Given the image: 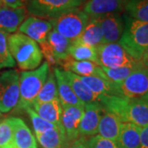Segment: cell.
I'll return each instance as SVG.
<instances>
[{"mask_svg":"<svg viewBox=\"0 0 148 148\" xmlns=\"http://www.w3.org/2000/svg\"><path fill=\"white\" fill-rule=\"evenodd\" d=\"M98 102L105 110L116 114L122 123H132L142 128L148 126V101L144 99L101 95Z\"/></svg>","mask_w":148,"mask_h":148,"instance_id":"obj_1","label":"cell"},{"mask_svg":"<svg viewBox=\"0 0 148 148\" xmlns=\"http://www.w3.org/2000/svg\"><path fill=\"white\" fill-rule=\"evenodd\" d=\"M8 49L11 55L19 69L31 71L39 68L43 55L39 45L22 33H14L8 36Z\"/></svg>","mask_w":148,"mask_h":148,"instance_id":"obj_2","label":"cell"},{"mask_svg":"<svg viewBox=\"0 0 148 148\" xmlns=\"http://www.w3.org/2000/svg\"><path fill=\"white\" fill-rule=\"evenodd\" d=\"M49 73V65L46 62L36 69L21 73L19 75V101L16 106L19 110L32 107Z\"/></svg>","mask_w":148,"mask_h":148,"instance_id":"obj_3","label":"cell"},{"mask_svg":"<svg viewBox=\"0 0 148 148\" xmlns=\"http://www.w3.org/2000/svg\"><path fill=\"white\" fill-rule=\"evenodd\" d=\"M123 17L124 29L119 42L132 58L140 61L148 47V22L133 19L127 14Z\"/></svg>","mask_w":148,"mask_h":148,"instance_id":"obj_4","label":"cell"},{"mask_svg":"<svg viewBox=\"0 0 148 148\" xmlns=\"http://www.w3.org/2000/svg\"><path fill=\"white\" fill-rule=\"evenodd\" d=\"M90 16L79 8L69 10L57 17L49 19L52 29L71 42L76 41L82 33Z\"/></svg>","mask_w":148,"mask_h":148,"instance_id":"obj_5","label":"cell"},{"mask_svg":"<svg viewBox=\"0 0 148 148\" xmlns=\"http://www.w3.org/2000/svg\"><path fill=\"white\" fill-rule=\"evenodd\" d=\"M97 56L101 67L118 69L143 66L140 61L136 60L127 53L119 42L102 44L97 48Z\"/></svg>","mask_w":148,"mask_h":148,"instance_id":"obj_6","label":"cell"},{"mask_svg":"<svg viewBox=\"0 0 148 148\" xmlns=\"http://www.w3.org/2000/svg\"><path fill=\"white\" fill-rule=\"evenodd\" d=\"M148 94V69H136L124 81L113 83V95L127 99H142Z\"/></svg>","mask_w":148,"mask_h":148,"instance_id":"obj_7","label":"cell"},{"mask_svg":"<svg viewBox=\"0 0 148 148\" xmlns=\"http://www.w3.org/2000/svg\"><path fill=\"white\" fill-rule=\"evenodd\" d=\"M82 4L79 0H27L26 8L33 16L49 20Z\"/></svg>","mask_w":148,"mask_h":148,"instance_id":"obj_8","label":"cell"},{"mask_svg":"<svg viewBox=\"0 0 148 148\" xmlns=\"http://www.w3.org/2000/svg\"><path fill=\"white\" fill-rule=\"evenodd\" d=\"M19 101V73L15 69L0 73V113L14 109Z\"/></svg>","mask_w":148,"mask_h":148,"instance_id":"obj_9","label":"cell"},{"mask_svg":"<svg viewBox=\"0 0 148 148\" xmlns=\"http://www.w3.org/2000/svg\"><path fill=\"white\" fill-rule=\"evenodd\" d=\"M95 17L101 25L103 44L119 42L124 29L121 13H110Z\"/></svg>","mask_w":148,"mask_h":148,"instance_id":"obj_10","label":"cell"},{"mask_svg":"<svg viewBox=\"0 0 148 148\" xmlns=\"http://www.w3.org/2000/svg\"><path fill=\"white\" fill-rule=\"evenodd\" d=\"M103 110V106L98 101L85 104L84 114L78 128L79 137L88 138L97 135Z\"/></svg>","mask_w":148,"mask_h":148,"instance_id":"obj_11","label":"cell"},{"mask_svg":"<svg viewBox=\"0 0 148 148\" xmlns=\"http://www.w3.org/2000/svg\"><path fill=\"white\" fill-rule=\"evenodd\" d=\"M61 123L64 127L67 141L70 144L79 138L78 128L84 114V106H64Z\"/></svg>","mask_w":148,"mask_h":148,"instance_id":"obj_12","label":"cell"},{"mask_svg":"<svg viewBox=\"0 0 148 148\" xmlns=\"http://www.w3.org/2000/svg\"><path fill=\"white\" fill-rule=\"evenodd\" d=\"M51 30L52 25L49 21L33 16L26 18L18 28L20 33L26 35L39 45L47 40Z\"/></svg>","mask_w":148,"mask_h":148,"instance_id":"obj_13","label":"cell"},{"mask_svg":"<svg viewBox=\"0 0 148 148\" xmlns=\"http://www.w3.org/2000/svg\"><path fill=\"white\" fill-rule=\"evenodd\" d=\"M126 2L127 0H87L82 10L90 17L121 13L124 10Z\"/></svg>","mask_w":148,"mask_h":148,"instance_id":"obj_14","label":"cell"},{"mask_svg":"<svg viewBox=\"0 0 148 148\" xmlns=\"http://www.w3.org/2000/svg\"><path fill=\"white\" fill-rule=\"evenodd\" d=\"M26 7L12 8L6 6L0 7V31L7 33H15L26 19Z\"/></svg>","mask_w":148,"mask_h":148,"instance_id":"obj_15","label":"cell"},{"mask_svg":"<svg viewBox=\"0 0 148 148\" xmlns=\"http://www.w3.org/2000/svg\"><path fill=\"white\" fill-rule=\"evenodd\" d=\"M13 125V148H37L36 139L26 123L20 118L11 117Z\"/></svg>","mask_w":148,"mask_h":148,"instance_id":"obj_16","label":"cell"},{"mask_svg":"<svg viewBox=\"0 0 148 148\" xmlns=\"http://www.w3.org/2000/svg\"><path fill=\"white\" fill-rule=\"evenodd\" d=\"M62 65L64 70L72 72L80 77H99L109 81L101 66L90 61H76L69 58L64 61Z\"/></svg>","mask_w":148,"mask_h":148,"instance_id":"obj_17","label":"cell"},{"mask_svg":"<svg viewBox=\"0 0 148 148\" xmlns=\"http://www.w3.org/2000/svg\"><path fill=\"white\" fill-rule=\"evenodd\" d=\"M121 123V120L116 114L104 109L99 122L97 134L102 138L117 142L120 132Z\"/></svg>","mask_w":148,"mask_h":148,"instance_id":"obj_18","label":"cell"},{"mask_svg":"<svg viewBox=\"0 0 148 148\" xmlns=\"http://www.w3.org/2000/svg\"><path fill=\"white\" fill-rule=\"evenodd\" d=\"M32 108L36 112L37 114L45 121L57 126H62L61 118L63 108L58 98L41 104L34 103Z\"/></svg>","mask_w":148,"mask_h":148,"instance_id":"obj_19","label":"cell"},{"mask_svg":"<svg viewBox=\"0 0 148 148\" xmlns=\"http://www.w3.org/2000/svg\"><path fill=\"white\" fill-rule=\"evenodd\" d=\"M53 73L56 79L58 99L61 106H84L85 104L80 101L77 95L74 94L73 90H72L70 85L62 73V70L58 68H55Z\"/></svg>","mask_w":148,"mask_h":148,"instance_id":"obj_20","label":"cell"},{"mask_svg":"<svg viewBox=\"0 0 148 148\" xmlns=\"http://www.w3.org/2000/svg\"><path fill=\"white\" fill-rule=\"evenodd\" d=\"M62 73L73 90L74 94L83 104L97 101V96L86 86L80 76L65 70H62Z\"/></svg>","mask_w":148,"mask_h":148,"instance_id":"obj_21","label":"cell"},{"mask_svg":"<svg viewBox=\"0 0 148 148\" xmlns=\"http://www.w3.org/2000/svg\"><path fill=\"white\" fill-rule=\"evenodd\" d=\"M142 127L132 123H122L117 144L119 148H139Z\"/></svg>","mask_w":148,"mask_h":148,"instance_id":"obj_22","label":"cell"},{"mask_svg":"<svg viewBox=\"0 0 148 148\" xmlns=\"http://www.w3.org/2000/svg\"><path fill=\"white\" fill-rule=\"evenodd\" d=\"M76 42L82 43L96 49L103 44L101 25L95 16L89 18L85 29Z\"/></svg>","mask_w":148,"mask_h":148,"instance_id":"obj_23","label":"cell"},{"mask_svg":"<svg viewBox=\"0 0 148 148\" xmlns=\"http://www.w3.org/2000/svg\"><path fill=\"white\" fill-rule=\"evenodd\" d=\"M36 138L43 148H61L70 145L63 126H56L46 132L36 134Z\"/></svg>","mask_w":148,"mask_h":148,"instance_id":"obj_24","label":"cell"},{"mask_svg":"<svg viewBox=\"0 0 148 148\" xmlns=\"http://www.w3.org/2000/svg\"><path fill=\"white\" fill-rule=\"evenodd\" d=\"M47 42L50 45L53 54L59 64L70 58L69 55V49L72 42L69 39L65 38L52 29L48 35Z\"/></svg>","mask_w":148,"mask_h":148,"instance_id":"obj_25","label":"cell"},{"mask_svg":"<svg viewBox=\"0 0 148 148\" xmlns=\"http://www.w3.org/2000/svg\"><path fill=\"white\" fill-rule=\"evenodd\" d=\"M69 55L76 61H90L99 65L97 49L82 43H72L69 49Z\"/></svg>","mask_w":148,"mask_h":148,"instance_id":"obj_26","label":"cell"},{"mask_svg":"<svg viewBox=\"0 0 148 148\" xmlns=\"http://www.w3.org/2000/svg\"><path fill=\"white\" fill-rule=\"evenodd\" d=\"M82 81L96 96L113 95V83L99 77H81Z\"/></svg>","mask_w":148,"mask_h":148,"instance_id":"obj_27","label":"cell"},{"mask_svg":"<svg viewBox=\"0 0 148 148\" xmlns=\"http://www.w3.org/2000/svg\"><path fill=\"white\" fill-rule=\"evenodd\" d=\"M124 11L133 19L148 22V0H127Z\"/></svg>","mask_w":148,"mask_h":148,"instance_id":"obj_28","label":"cell"},{"mask_svg":"<svg viewBox=\"0 0 148 148\" xmlns=\"http://www.w3.org/2000/svg\"><path fill=\"white\" fill-rule=\"evenodd\" d=\"M57 98H58V95L54 73L49 72L46 82H45L41 90H40L34 103L41 104V103L53 101L54 99Z\"/></svg>","mask_w":148,"mask_h":148,"instance_id":"obj_29","label":"cell"},{"mask_svg":"<svg viewBox=\"0 0 148 148\" xmlns=\"http://www.w3.org/2000/svg\"><path fill=\"white\" fill-rule=\"evenodd\" d=\"M143 66H137V67H123L118 69H109L106 67H101L104 73L106 74L108 80L114 84H119L127 78V77L132 73L136 69L142 68Z\"/></svg>","mask_w":148,"mask_h":148,"instance_id":"obj_30","label":"cell"},{"mask_svg":"<svg viewBox=\"0 0 148 148\" xmlns=\"http://www.w3.org/2000/svg\"><path fill=\"white\" fill-rule=\"evenodd\" d=\"M8 39V33L0 31V69L12 68L16 64L9 51Z\"/></svg>","mask_w":148,"mask_h":148,"instance_id":"obj_31","label":"cell"},{"mask_svg":"<svg viewBox=\"0 0 148 148\" xmlns=\"http://www.w3.org/2000/svg\"><path fill=\"white\" fill-rule=\"evenodd\" d=\"M13 147V125L11 117L0 122V148Z\"/></svg>","mask_w":148,"mask_h":148,"instance_id":"obj_32","label":"cell"},{"mask_svg":"<svg viewBox=\"0 0 148 148\" xmlns=\"http://www.w3.org/2000/svg\"><path fill=\"white\" fill-rule=\"evenodd\" d=\"M25 110L27 111L30 116L32 126H33L36 134H40V133L46 132L48 130H50L57 126L43 119L41 117L37 114V113L33 110L32 107H28Z\"/></svg>","mask_w":148,"mask_h":148,"instance_id":"obj_33","label":"cell"},{"mask_svg":"<svg viewBox=\"0 0 148 148\" xmlns=\"http://www.w3.org/2000/svg\"><path fill=\"white\" fill-rule=\"evenodd\" d=\"M89 148H119L116 142L102 138L100 135H95L88 138Z\"/></svg>","mask_w":148,"mask_h":148,"instance_id":"obj_34","label":"cell"},{"mask_svg":"<svg viewBox=\"0 0 148 148\" xmlns=\"http://www.w3.org/2000/svg\"><path fill=\"white\" fill-rule=\"evenodd\" d=\"M40 51L42 53L43 57L45 58L46 63H48L49 67L50 66H55V65L59 64L57 58H55V56L53 53V50L50 47V45H49V43L47 42V40L40 45Z\"/></svg>","mask_w":148,"mask_h":148,"instance_id":"obj_35","label":"cell"},{"mask_svg":"<svg viewBox=\"0 0 148 148\" xmlns=\"http://www.w3.org/2000/svg\"><path fill=\"white\" fill-rule=\"evenodd\" d=\"M3 5L12 8L26 7L27 0H1Z\"/></svg>","mask_w":148,"mask_h":148,"instance_id":"obj_36","label":"cell"},{"mask_svg":"<svg viewBox=\"0 0 148 148\" xmlns=\"http://www.w3.org/2000/svg\"><path fill=\"white\" fill-rule=\"evenodd\" d=\"M68 148H89L88 138L79 137L76 141L71 143Z\"/></svg>","mask_w":148,"mask_h":148,"instance_id":"obj_37","label":"cell"},{"mask_svg":"<svg viewBox=\"0 0 148 148\" xmlns=\"http://www.w3.org/2000/svg\"><path fill=\"white\" fill-rule=\"evenodd\" d=\"M139 148H148V126L142 128Z\"/></svg>","mask_w":148,"mask_h":148,"instance_id":"obj_38","label":"cell"},{"mask_svg":"<svg viewBox=\"0 0 148 148\" xmlns=\"http://www.w3.org/2000/svg\"><path fill=\"white\" fill-rule=\"evenodd\" d=\"M141 64L143 65L144 68L148 69V47L147 48V49L144 51L143 56L141 58V60H140Z\"/></svg>","mask_w":148,"mask_h":148,"instance_id":"obj_39","label":"cell"},{"mask_svg":"<svg viewBox=\"0 0 148 148\" xmlns=\"http://www.w3.org/2000/svg\"><path fill=\"white\" fill-rule=\"evenodd\" d=\"M142 99H144V100H146L147 101H148V94L147 95H145L143 98H142Z\"/></svg>","mask_w":148,"mask_h":148,"instance_id":"obj_40","label":"cell"},{"mask_svg":"<svg viewBox=\"0 0 148 148\" xmlns=\"http://www.w3.org/2000/svg\"><path fill=\"white\" fill-rule=\"evenodd\" d=\"M79 1H80V2H81V3H83L84 2H86L87 0H79Z\"/></svg>","mask_w":148,"mask_h":148,"instance_id":"obj_41","label":"cell"},{"mask_svg":"<svg viewBox=\"0 0 148 148\" xmlns=\"http://www.w3.org/2000/svg\"><path fill=\"white\" fill-rule=\"evenodd\" d=\"M69 147V145H67V146H64V147H63L61 148H68Z\"/></svg>","mask_w":148,"mask_h":148,"instance_id":"obj_42","label":"cell"},{"mask_svg":"<svg viewBox=\"0 0 148 148\" xmlns=\"http://www.w3.org/2000/svg\"><path fill=\"white\" fill-rule=\"evenodd\" d=\"M1 6H3V3H2V2H1V0H0V7Z\"/></svg>","mask_w":148,"mask_h":148,"instance_id":"obj_43","label":"cell"},{"mask_svg":"<svg viewBox=\"0 0 148 148\" xmlns=\"http://www.w3.org/2000/svg\"><path fill=\"white\" fill-rule=\"evenodd\" d=\"M0 114H1V113H0Z\"/></svg>","mask_w":148,"mask_h":148,"instance_id":"obj_44","label":"cell"}]
</instances>
